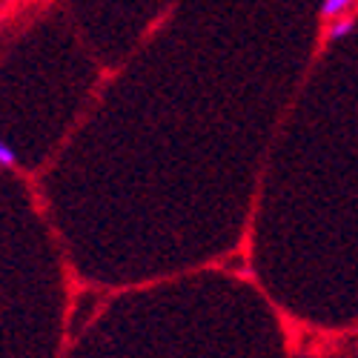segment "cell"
I'll return each mask as SVG.
<instances>
[{"mask_svg":"<svg viewBox=\"0 0 358 358\" xmlns=\"http://www.w3.org/2000/svg\"><path fill=\"white\" fill-rule=\"evenodd\" d=\"M355 3H358V0H321L318 12H321L324 20H336V17L350 15V9H352Z\"/></svg>","mask_w":358,"mask_h":358,"instance_id":"obj_1","label":"cell"},{"mask_svg":"<svg viewBox=\"0 0 358 358\" xmlns=\"http://www.w3.org/2000/svg\"><path fill=\"white\" fill-rule=\"evenodd\" d=\"M17 164V155H15V149L9 143L0 141V166H15Z\"/></svg>","mask_w":358,"mask_h":358,"instance_id":"obj_3","label":"cell"},{"mask_svg":"<svg viewBox=\"0 0 358 358\" xmlns=\"http://www.w3.org/2000/svg\"><path fill=\"white\" fill-rule=\"evenodd\" d=\"M330 26H327V35H330V41H344L350 32H352V17L344 15V17H336V20H327Z\"/></svg>","mask_w":358,"mask_h":358,"instance_id":"obj_2","label":"cell"}]
</instances>
